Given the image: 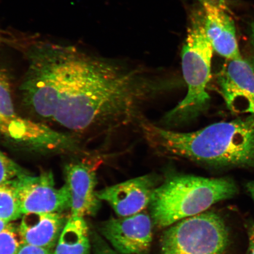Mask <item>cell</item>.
I'll return each mask as SVG.
<instances>
[{
  "mask_svg": "<svg viewBox=\"0 0 254 254\" xmlns=\"http://www.w3.org/2000/svg\"><path fill=\"white\" fill-rule=\"evenodd\" d=\"M141 126L147 140L164 154L215 167L254 168V116L190 132Z\"/></svg>",
  "mask_w": 254,
  "mask_h": 254,
  "instance_id": "obj_2",
  "label": "cell"
},
{
  "mask_svg": "<svg viewBox=\"0 0 254 254\" xmlns=\"http://www.w3.org/2000/svg\"><path fill=\"white\" fill-rule=\"evenodd\" d=\"M20 87L25 109L40 122L73 133L132 123L157 84L137 69L88 56L72 47L38 43L27 52Z\"/></svg>",
  "mask_w": 254,
  "mask_h": 254,
  "instance_id": "obj_1",
  "label": "cell"
},
{
  "mask_svg": "<svg viewBox=\"0 0 254 254\" xmlns=\"http://www.w3.org/2000/svg\"><path fill=\"white\" fill-rule=\"evenodd\" d=\"M0 139L17 150L38 154H80L74 134L21 116L16 110L9 74L0 66Z\"/></svg>",
  "mask_w": 254,
  "mask_h": 254,
  "instance_id": "obj_4",
  "label": "cell"
},
{
  "mask_svg": "<svg viewBox=\"0 0 254 254\" xmlns=\"http://www.w3.org/2000/svg\"><path fill=\"white\" fill-rule=\"evenodd\" d=\"M206 36L215 52L227 60L241 58L236 24L225 0H198Z\"/></svg>",
  "mask_w": 254,
  "mask_h": 254,
  "instance_id": "obj_10",
  "label": "cell"
},
{
  "mask_svg": "<svg viewBox=\"0 0 254 254\" xmlns=\"http://www.w3.org/2000/svg\"><path fill=\"white\" fill-rule=\"evenodd\" d=\"M229 243L223 219L209 211L171 225L162 235L160 244L162 254H224Z\"/></svg>",
  "mask_w": 254,
  "mask_h": 254,
  "instance_id": "obj_6",
  "label": "cell"
},
{
  "mask_svg": "<svg viewBox=\"0 0 254 254\" xmlns=\"http://www.w3.org/2000/svg\"><path fill=\"white\" fill-rule=\"evenodd\" d=\"M94 254H123L112 249L100 235L92 234Z\"/></svg>",
  "mask_w": 254,
  "mask_h": 254,
  "instance_id": "obj_18",
  "label": "cell"
},
{
  "mask_svg": "<svg viewBox=\"0 0 254 254\" xmlns=\"http://www.w3.org/2000/svg\"><path fill=\"white\" fill-rule=\"evenodd\" d=\"M238 192L233 180L178 174L168 178L152 193L149 207L153 224L169 227L186 218L205 212Z\"/></svg>",
  "mask_w": 254,
  "mask_h": 254,
  "instance_id": "obj_3",
  "label": "cell"
},
{
  "mask_svg": "<svg viewBox=\"0 0 254 254\" xmlns=\"http://www.w3.org/2000/svg\"><path fill=\"white\" fill-rule=\"evenodd\" d=\"M30 174L0 150V186L4 185L24 175Z\"/></svg>",
  "mask_w": 254,
  "mask_h": 254,
  "instance_id": "obj_17",
  "label": "cell"
},
{
  "mask_svg": "<svg viewBox=\"0 0 254 254\" xmlns=\"http://www.w3.org/2000/svg\"><path fill=\"white\" fill-rule=\"evenodd\" d=\"M15 190L23 214L61 213L69 208V193L64 184L57 189L51 171L39 176L24 175L11 182Z\"/></svg>",
  "mask_w": 254,
  "mask_h": 254,
  "instance_id": "obj_7",
  "label": "cell"
},
{
  "mask_svg": "<svg viewBox=\"0 0 254 254\" xmlns=\"http://www.w3.org/2000/svg\"><path fill=\"white\" fill-rule=\"evenodd\" d=\"M23 215L17 192L11 182L0 186V219L9 222Z\"/></svg>",
  "mask_w": 254,
  "mask_h": 254,
  "instance_id": "obj_15",
  "label": "cell"
},
{
  "mask_svg": "<svg viewBox=\"0 0 254 254\" xmlns=\"http://www.w3.org/2000/svg\"><path fill=\"white\" fill-rule=\"evenodd\" d=\"M9 223V222L1 220L0 219V232L4 230L7 227V225Z\"/></svg>",
  "mask_w": 254,
  "mask_h": 254,
  "instance_id": "obj_23",
  "label": "cell"
},
{
  "mask_svg": "<svg viewBox=\"0 0 254 254\" xmlns=\"http://www.w3.org/2000/svg\"><path fill=\"white\" fill-rule=\"evenodd\" d=\"M157 183L155 176L147 175L106 187L95 193L101 201L109 203L120 217H128L150 205Z\"/></svg>",
  "mask_w": 254,
  "mask_h": 254,
  "instance_id": "obj_11",
  "label": "cell"
},
{
  "mask_svg": "<svg viewBox=\"0 0 254 254\" xmlns=\"http://www.w3.org/2000/svg\"><path fill=\"white\" fill-rule=\"evenodd\" d=\"M246 187L254 201V181L248 183Z\"/></svg>",
  "mask_w": 254,
  "mask_h": 254,
  "instance_id": "obj_21",
  "label": "cell"
},
{
  "mask_svg": "<svg viewBox=\"0 0 254 254\" xmlns=\"http://www.w3.org/2000/svg\"><path fill=\"white\" fill-rule=\"evenodd\" d=\"M17 254H53V251L45 248L23 244Z\"/></svg>",
  "mask_w": 254,
  "mask_h": 254,
  "instance_id": "obj_19",
  "label": "cell"
},
{
  "mask_svg": "<svg viewBox=\"0 0 254 254\" xmlns=\"http://www.w3.org/2000/svg\"><path fill=\"white\" fill-rule=\"evenodd\" d=\"M23 244L18 227L15 224L9 222L0 232V254H17Z\"/></svg>",
  "mask_w": 254,
  "mask_h": 254,
  "instance_id": "obj_16",
  "label": "cell"
},
{
  "mask_svg": "<svg viewBox=\"0 0 254 254\" xmlns=\"http://www.w3.org/2000/svg\"><path fill=\"white\" fill-rule=\"evenodd\" d=\"M190 24L182 53V70L188 87L185 98L165 116V122L179 125L192 120L207 109V92L211 77L214 49L206 36L201 8L190 14Z\"/></svg>",
  "mask_w": 254,
  "mask_h": 254,
  "instance_id": "obj_5",
  "label": "cell"
},
{
  "mask_svg": "<svg viewBox=\"0 0 254 254\" xmlns=\"http://www.w3.org/2000/svg\"><path fill=\"white\" fill-rule=\"evenodd\" d=\"M64 174L71 215L84 218L96 214L101 200L95 191L97 185L95 165L87 161H72L66 164Z\"/></svg>",
  "mask_w": 254,
  "mask_h": 254,
  "instance_id": "obj_12",
  "label": "cell"
},
{
  "mask_svg": "<svg viewBox=\"0 0 254 254\" xmlns=\"http://www.w3.org/2000/svg\"><path fill=\"white\" fill-rule=\"evenodd\" d=\"M249 254H254V225L249 230Z\"/></svg>",
  "mask_w": 254,
  "mask_h": 254,
  "instance_id": "obj_20",
  "label": "cell"
},
{
  "mask_svg": "<svg viewBox=\"0 0 254 254\" xmlns=\"http://www.w3.org/2000/svg\"><path fill=\"white\" fill-rule=\"evenodd\" d=\"M152 222L145 212L111 218L101 222L98 230L114 249L123 254H147L152 241Z\"/></svg>",
  "mask_w": 254,
  "mask_h": 254,
  "instance_id": "obj_8",
  "label": "cell"
},
{
  "mask_svg": "<svg viewBox=\"0 0 254 254\" xmlns=\"http://www.w3.org/2000/svg\"><path fill=\"white\" fill-rule=\"evenodd\" d=\"M222 97L231 112L254 116V68L241 58L227 60L218 75Z\"/></svg>",
  "mask_w": 254,
  "mask_h": 254,
  "instance_id": "obj_9",
  "label": "cell"
},
{
  "mask_svg": "<svg viewBox=\"0 0 254 254\" xmlns=\"http://www.w3.org/2000/svg\"><path fill=\"white\" fill-rule=\"evenodd\" d=\"M89 230L84 218L71 216L63 228L53 254H90Z\"/></svg>",
  "mask_w": 254,
  "mask_h": 254,
  "instance_id": "obj_14",
  "label": "cell"
},
{
  "mask_svg": "<svg viewBox=\"0 0 254 254\" xmlns=\"http://www.w3.org/2000/svg\"><path fill=\"white\" fill-rule=\"evenodd\" d=\"M250 37L254 52V21L250 25ZM253 66L254 68V63Z\"/></svg>",
  "mask_w": 254,
  "mask_h": 254,
  "instance_id": "obj_22",
  "label": "cell"
},
{
  "mask_svg": "<svg viewBox=\"0 0 254 254\" xmlns=\"http://www.w3.org/2000/svg\"><path fill=\"white\" fill-rule=\"evenodd\" d=\"M68 220L57 212L24 214L19 232L24 244L53 250Z\"/></svg>",
  "mask_w": 254,
  "mask_h": 254,
  "instance_id": "obj_13",
  "label": "cell"
}]
</instances>
